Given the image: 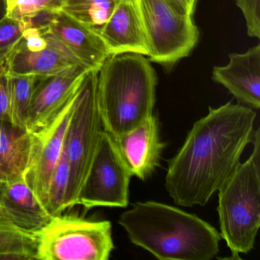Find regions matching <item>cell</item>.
<instances>
[{
    "instance_id": "cell-5",
    "label": "cell",
    "mask_w": 260,
    "mask_h": 260,
    "mask_svg": "<svg viewBox=\"0 0 260 260\" xmlns=\"http://www.w3.org/2000/svg\"><path fill=\"white\" fill-rule=\"evenodd\" d=\"M35 234L36 259L107 260L115 248L109 220L61 214Z\"/></svg>"
},
{
    "instance_id": "cell-27",
    "label": "cell",
    "mask_w": 260,
    "mask_h": 260,
    "mask_svg": "<svg viewBox=\"0 0 260 260\" xmlns=\"http://www.w3.org/2000/svg\"><path fill=\"white\" fill-rule=\"evenodd\" d=\"M0 221L13 223L16 226V221H15L13 216L2 205H0Z\"/></svg>"
},
{
    "instance_id": "cell-4",
    "label": "cell",
    "mask_w": 260,
    "mask_h": 260,
    "mask_svg": "<svg viewBox=\"0 0 260 260\" xmlns=\"http://www.w3.org/2000/svg\"><path fill=\"white\" fill-rule=\"evenodd\" d=\"M253 150L247 160L218 190L220 237L233 258L253 249L260 226V132L253 133Z\"/></svg>"
},
{
    "instance_id": "cell-6",
    "label": "cell",
    "mask_w": 260,
    "mask_h": 260,
    "mask_svg": "<svg viewBox=\"0 0 260 260\" xmlns=\"http://www.w3.org/2000/svg\"><path fill=\"white\" fill-rule=\"evenodd\" d=\"M98 71L89 70L82 77L67 131L65 144L70 162L67 208L77 205L79 194L93 160L103 130L97 96Z\"/></svg>"
},
{
    "instance_id": "cell-29",
    "label": "cell",
    "mask_w": 260,
    "mask_h": 260,
    "mask_svg": "<svg viewBox=\"0 0 260 260\" xmlns=\"http://www.w3.org/2000/svg\"><path fill=\"white\" fill-rule=\"evenodd\" d=\"M4 182H5V178H4V174H3L2 171H1V169H0V185H1V184Z\"/></svg>"
},
{
    "instance_id": "cell-2",
    "label": "cell",
    "mask_w": 260,
    "mask_h": 260,
    "mask_svg": "<svg viewBox=\"0 0 260 260\" xmlns=\"http://www.w3.org/2000/svg\"><path fill=\"white\" fill-rule=\"evenodd\" d=\"M118 223L133 244L161 260H210L219 253L220 234L208 222L176 207L137 202Z\"/></svg>"
},
{
    "instance_id": "cell-10",
    "label": "cell",
    "mask_w": 260,
    "mask_h": 260,
    "mask_svg": "<svg viewBox=\"0 0 260 260\" xmlns=\"http://www.w3.org/2000/svg\"><path fill=\"white\" fill-rule=\"evenodd\" d=\"M78 86L58 114L45 127L31 133V152L24 179L45 209L50 179L63 150Z\"/></svg>"
},
{
    "instance_id": "cell-20",
    "label": "cell",
    "mask_w": 260,
    "mask_h": 260,
    "mask_svg": "<svg viewBox=\"0 0 260 260\" xmlns=\"http://www.w3.org/2000/svg\"><path fill=\"white\" fill-rule=\"evenodd\" d=\"M37 79L36 76L10 74L11 123L27 131L31 95Z\"/></svg>"
},
{
    "instance_id": "cell-24",
    "label": "cell",
    "mask_w": 260,
    "mask_h": 260,
    "mask_svg": "<svg viewBox=\"0 0 260 260\" xmlns=\"http://www.w3.org/2000/svg\"><path fill=\"white\" fill-rule=\"evenodd\" d=\"M236 3L244 16L248 36L260 39V0H237Z\"/></svg>"
},
{
    "instance_id": "cell-7",
    "label": "cell",
    "mask_w": 260,
    "mask_h": 260,
    "mask_svg": "<svg viewBox=\"0 0 260 260\" xmlns=\"http://www.w3.org/2000/svg\"><path fill=\"white\" fill-rule=\"evenodd\" d=\"M149 60L167 69L188 57L199 42L193 16L178 13L167 0H137Z\"/></svg>"
},
{
    "instance_id": "cell-13",
    "label": "cell",
    "mask_w": 260,
    "mask_h": 260,
    "mask_svg": "<svg viewBox=\"0 0 260 260\" xmlns=\"http://www.w3.org/2000/svg\"><path fill=\"white\" fill-rule=\"evenodd\" d=\"M114 138L132 176L146 180L159 167L165 144L159 138L156 117L152 115L133 130Z\"/></svg>"
},
{
    "instance_id": "cell-12",
    "label": "cell",
    "mask_w": 260,
    "mask_h": 260,
    "mask_svg": "<svg viewBox=\"0 0 260 260\" xmlns=\"http://www.w3.org/2000/svg\"><path fill=\"white\" fill-rule=\"evenodd\" d=\"M89 70L77 65L58 74L38 77L31 95L28 132L32 133L42 128L58 114Z\"/></svg>"
},
{
    "instance_id": "cell-9",
    "label": "cell",
    "mask_w": 260,
    "mask_h": 260,
    "mask_svg": "<svg viewBox=\"0 0 260 260\" xmlns=\"http://www.w3.org/2000/svg\"><path fill=\"white\" fill-rule=\"evenodd\" d=\"M33 23L5 53L10 75L43 77L63 72L77 65L86 67L48 32L44 24L35 21Z\"/></svg>"
},
{
    "instance_id": "cell-18",
    "label": "cell",
    "mask_w": 260,
    "mask_h": 260,
    "mask_svg": "<svg viewBox=\"0 0 260 260\" xmlns=\"http://www.w3.org/2000/svg\"><path fill=\"white\" fill-rule=\"evenodd\" d=\"M118 2V0H63L60 10L99 33Z\"/></svg>"
},
{
    "instance_id": "cell-14",
    "label": "cell",
    "mask_w": 260,
    "mask_h": 260,
    "mask_svg": "<svg viewBox=\"0 0 260 260\" xmlns=\"http://www.w3.org/2000/svg\"><path fill=\"white\" fill-rule=\"evenodd\" d=\"M212 79L251 108L260 107V45L243 54L233 53L225 66L214 67Z\"/></svg>"
},
{
    "instance_id": "cell-16",
    "label": "cell",
    "mask_w": 260,
    "mask_h": 260,
    "mask_svg": "<svg viewBox=\"0 0 260 260\" xmlns=\"http://www.w3.org/2000/svg\"><path fill=\"white\" fill-rule=\"evenodd\" d=\"M0 205L13 216L16 226L29 232L39 231L51 217L24 177L0 185Z\"/></svg>"
},
{
    "instance_id": "cell-23",
    "label": "cell",
    "mask_w": 260,
    "mask_h": 260,
    "mask_svg": "<svg viewBox=\"0 0 260 260\" xmlns=\"http://www.w3.org/2000/svg\"><path fill=\"white\" fill-rule=\"evenodd\" d=\"M33 25L32 20H19L7 15L0 19V53L13 48L24 31Z\"/></svg>"
},
{
    "instance_id": "cell-8",
    "label": "cell",
    "mask_w": 260,
    "mask_h": 260,
    "mask_svg": "<svg viewBox=\"0 0 260 260\" xmlns=\"http://www.w3.org/2000/svg\"><path fill=\"white\" fill-rule=\"evenodd\" d=\"M132 174L115 138L104 130L78 196L86 210L98 207L125 208Z\"/></svg>"
},
{
    "instance_id": "cell-26",
    "label": "cell",
    "mask_w": 260,
    "mask_h": 260,
    "mask_svg": "<svg viewBox=\"0 0 260 260\" xmlns=\"http://www.w3.org/2000/svg\"><path fill=\"white\" fill-rule=\"evenodd\" d=\"M178 13L193 16L197 0H167Z\"/></svg>"
},
{
    "instance_id": "cell-30",
    "label": "cell",
    "mask_w": 260,
    "mask_h": 260,
    "mask_svg": "<svg viewBox=\"0 0 260 260\" xmlns=\"http://www.w3.org/2000/svg\"><path fill=\"white\" fill-rule=\"evenodd\" d=\"M12 0H5L6 2V7H7V4H9V3L11 2Z\"/></svg>"
},
{
    "instance_id": "cell-15",
    "label": "cell",
    "mask_w": 260,
    "mask_h": 260,
    "mask_svg": "<svg viewBox=\"0 0 260 260\" xmlns=\"http://www.w3.org/2000/svg\"><path fill=\"white\" fill-rule=\"evenodd\" d=\"M99 34L110 55L125 53L148 55L137 0H118L110 18Z\"/></svg>"
},
{
    "instance_id": "cell-25",
    "label": "cell",
    "mask_w": 260,
    "mask_h": 260,
    "mask_svg": "<svg viewBox=\"0 0 260 260\" xmlns=\"http://www.w3.org/2000/svg\"><path fill=\"white\" fill-rule=\"evenodd\" d=\"M5 53H0V121L11 122L10 74L6 63Z\"/></svg>"
},
{
    "instance_id": "cell-3",
    "label": "cell",
    "mask_w": 260,
    "mask_h": 260,
    "mask_svg": "<svg viewBox=\"0 0 260 260\" xmlns=\"http://www.w3.org/2000/svg\"><path fill=\"white\" fill-rule=\"evenodd\" d=\"M157 74L143 54L109 55L98 71L97 96L102 124L113 138L127 133L153 115Z\"/></svg>"
},
{
    "instance_id": "cell-22",
    "label": "cell",
    "mask_w": 260,
    "mask_h": 260,
    "mask_svg": "<svg viewBox=\"0 0 260 260\" xmlns=\"http://www.w3.org/2000/svg\"><path fill=\"white\" fill-rule=\"evenodd\" d=\"M63 0H12L7 16L19 20H31L42 13L60 10Z\"/></svg>"
},
{
    "instance_id": "cell-21",
    "label": "cell",
    "mask_w": 260,
    "mask_h": 260,
    "mask_svg": "<svg viewBox=\"0 0 260 260\" xmlns=\"http://www.w3.org/2000/svg\"><path fill=\"white\" fill-rule=\"evenodd\" d=\"M69 180L70 162L64 142L60 159L54 167L48 185L46 210L51 217L63 214L68 209L67 196Z\"/></svg>"
},
{
    "instance_id": "cell-11",
    "label": "cell",
    "mask_w": 260,
    "mask_h": 260,
    "mask_svg": "<svg viewBox=\"0 0 260 260\" xmlns=\"http://www.w3.org/2000/svg\"><path fill=\"white\" fill-rule=\"evenodd\" d=\"M32 20L44 24L48 32L63 44L88 69H100L110 55L98 32L60 10L41 13Z\"/></svg>"
},
{
    "instance_id": "cell-17",
    "label": "cell",
    "mask_w": 260,
    "mask_h": 260,
    "mask_svg": "<svg viewBox=\"0 0 260 260\" xmlns=\"http://www.w3.org/2000/svg\"><path fill=\"white\" fill-rule=\"evenodd\" d=\"M31 147V133L0 121V169L5 181L24 177Z\"/></svg>"
},
{
    "instance_id": "cell-19",
    "label": "cell",
    "mask_w": 260,
    "mask_h": 260,
    "mask_svg": "<svg viewBox=\"0 0 260 260\" xmlns=\"http://www.w3.org/2000/svg\"><path fill=\"white\" fill-rule=\"evenodd\" d=\"M36 252L35 233L0 221V260L36 259Z\"/></svg>"
},
{
    "instance_id": "cell-28",
    "label": "cell",
    "mask_w": 260,
    "mask_h": 260,
    "mask_svg": "<svg viewBox=\"0 0 260 260\" xmlns=\"http://www.w3.org/2000/svg\"><path fill=\"white\" fill-rule=\"evenodd\" d=\"M7 14V7L5 0H0V19H2Z\"/></svg>"
},
{
    "instance_id": "cell-1",
    "label": "cell",
    "mask_w": 260,
    "mask_h": 260,
    "mask_svg": "<svg viewBox=\"0 0 260 260\" xmlns=\"http://www.w3.org/2000/svg\"><path fill=\"white\" fill-rule=\"evenodd\" d=\"M255 118L252 108L228 103L209 108L208 115L194 123L169 162L165 186L176 205L208 203L240 164L252 141Z\"/></svg>"
}]
</instances>
